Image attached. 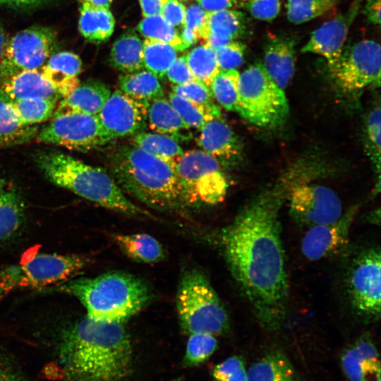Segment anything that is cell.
Listing matches in <instances>:
<instances>
[{
	"label": "cell",
	"mask_w": 381,
	"mask_h": 381,
	"mask_svg": "<svg viewBox=\"0 0 381 381\" xmlns=\"http://www.w3.org/2000/svg\"><path fill=\"white\" fill-rule=\"evenodd\" d=\"M113 0H82V2L87 3L90 5L109 8Z\"/></svg>",
	"instance_id": "cell-56"
},
{
	"label": "cell",
	"mask_w": 381,
	"mask_h": 381,
	"mask_svg": "<svg viewBox=\"0 0 381 381\" xmlns=\"http://www.w3.org/2000/svg\"><path fill=\"white\" fill-rule=\"evenodd\" d=\"M179 37L186 49L194 44L199 40L195 32L184 26H182Z\"/></svg>",
	"instance_id": "cell-54"
},
{
	"label": "cell",
	"mask_w": 381,
	"mask_h": 381,
	"mask_svg": "<svg viewBox=\"0 0 381 381\" xmlns=\"http://www.w3.org/2000/svg\"><path fill=\"white\" fill-rule=\"evenodd\" d=\"M362 1L354 0L346 12L315 30L301 52L322 56L329 69L332 68L342 52L349 30L361 10Z\"/></svg>",
	"instance_id": "cell-17"
},
{
	"label": "cell",
	"mask_w": 381,
	"mask_h": 381,
	"mask_svg": "<svg viewBox=\"0 0 381 381\" xmlns=\"http://www.w3.org/2000/svg\"><path fill=\"white\" fill-rule=\"evenodd\" d=\"M381 254L379 247L361 250L347 275V295L356 315L364 322H376L381 310Z\"/></svg>",
	"instance_id": "cell-10"
},
{
	"label": "cell",
	"mask_w": 381,
	"mask_h": 381,
	"mask_svg": "<svg viewBox=\"0 0 381 381\" xmlns=\"http://www.w3.org/2000/svg\"><path fill=\"white\" fill-rule=\"evenodd\" d=\"M35 159L46 179L59 187L121 214L149 215L126 198L113 177L104 169L55 151L41 152Z\"/></svg>",
	"instance_id": "cell-5"
},
{
	"label": "cell",
	"mask_w": 381,
	"mask_h": 381,
	"mask_svg": "<svg viewBox=\"0 0 381 381\" xmlns=\"http://www.w3.org/2000/svg\"><path fill=\"white\" fill-rule=\"evenodd\" d=\"M363 11L370 23L375 25L380 23V0H367Z\"/></svg>",
	"instance_id": "cell-53"
},
{
	"label": "cell",
	"mask_w": 381,
	"mask_h": 381,
	"mask_svg": "<svg viewBox=\"0 0 381 381\" xmlns=\"http://www.w3.org/2000/svg\"><path fill=\"white\" fill-rule=\"evenodd\" d=\"M82 70L80 57L71 52L53 54L42 66L40 72L62 97L70 94L79 84Z\"/></svg>",
	"instance_id": "cell-23"
},
{
	"label": "cell",
	"mask_w": 381,
	"mask_h": 381,
	"mask_svg": "<svg viewBox=\"0 0 381 381\" xmlns=\"http://www.w3.org/2000/svg\"><path fill=\"white\" fill-rule=\"evenodd\" d=\"M207 13L219 11L225 9H231L236 3V0H196Z\"/></svg>",
	"instance_id": "cell-51"
},
{
	"label": "cell",
	"mask_w": 381,
	"mask_h": 381,
	"mask_svg": "<svg viewBox=\"0 0 381 381\" xmlns=\"http://www.w3.org/2000/svg\"><path fill=\"white\" fill-rule=\"evenodd\" d=\"M56 288L75 297L85 308L88 318L119 323L136 315L152 298L146 282L123 271L73 278L57 284Z\"/></svg>",
	"instance_id": "cell-4"
},
{
	"label": "cell",
	"mask_w": 381,
	"mask_h": 381,
	"mask_svg": "<svg viewBox=\"0 0 381 381\" xmlns=\"http://www.w3.org/2000/svg\"><path fill=\"white\" fill-rule=\"evenodd\" d=\"M246 45L241 42L233 40L215 50L220 70L236 69L242 65Z\"/></svg>",
	"instance_id": "cell-44"
},
{
	"label": "cell",
	"mask_w": 381,
	"mask_h": 381,
	"mask_svg": "<svg viewBox=\"0 0 381 381\" xmlns=\"http://www.w3.org/2000/svg\"><path fill=\"white\" fill-rule=\"evenodd\" d=\"M186 6L179 0H167L161 15L174 27L183 26L186 16Z\"/></svg>",
	"instance_id": "cell-50"
},
{
	"label": "cell",
	"mask_w": 381,
	"mask_h": 381,
	"mask_svg": "<svg viewBox=\"0 0 381 381\" xmlns=\"http://www.w3.org/2000/svg\"><path fill=\"white\" fill-rule=\"evenodd\" d=\"M186 207L222 202L229 184L222 165L202 150L185 152L175 165Z\"/></svg>",
	"instance_id": "cell-9"
},
{
	"label": "cell",
	"mask_w": 381,
	"mask_h": 381,
	"mask_svg": "<svg viewBox=\"0 0 381 381\" xmlns=\"http://www.w3.org/2000/svg\"><path fill=\"white\" fill-rule=\"evenodd\" d=\"M236 112L253 125L266 128L278 127L288 118L286 95L262 63L255 62L240 73Z\"/></svg>",
	"instance_id": "cell-7"
},
{
	"label": "cell",
	"mask_w": 381,
	"mask_h": 381,
	"mask_svg": "<svg viewBox=\"0 0 381 381\" xmlns=\"http://www.w3.org/2000/svg\"><path fill=\"white\" fill-rule=\"evenodd\" d=\"M131 143L174 165L184 153L177 140L156 132H138L131 136Z\"/></svg>",
	"instance_id": "cell-33"
},
{
	"label": "cell",
	"mask_w": 381,
	"mask_h": 381,
	"mask_svg": "<svg viewBox=\"0 0 381 381\" xmlns=\"http://www.w3.org/2000/svg\"><path fill=\"white\" fill-rule=\"evenodd\" d=\"M286 198L291 218L308 228L334 222L344 213L339 197L324 185L295 181Z\"/></svg>",
	"instance_id": "cell-13"
},
{
	"label": "cell",
	"mask_w": 381,
	"mask_h": 381,
	"mask_svg": "<svg viewBox=\"0 0 381 381\" xmlns=\"http://www.w3.org/2000/svg\"><path fill=\"white\" fill-rule=\"evenodd\" d=\"M239 75L236 69L219 70L210 84L213 97L227 111H237Z\"/></svg>",
	"instance_id": "cell-37"
},
{
	"label": "cell",
	"mask_w": 381,
	"mask_h": 381,
	"mask_svg": "<svg viewBox=\"0 0 381 381\" xmlns=\"http://www.w3.org/2000/svg\"><path fill=\"white\" fill-rule=\"evenodd\" d=\"M246 7L255 18L270 21L275 18L280 11V0H248Z\"/></svg>",
	"instance_id": "cell-46"
},
{
	"label": "cell",
	"mask_w": 381,
	"mask_h": 381,
	"mask_svg": "<svg viewBox=\"0 0 381 381\" xmlns=\"http://www.w3.org/2000/svg\"><path fill=\"white\" fill-rule=\"evenodd\" d=\"M81 255L36 253L31 259L0 270V298L21 288H42L74 278L87 267Z\"/></svg>",
	"instance_id": "cell-8"
},
{
	"label": "cell",
	"mask_w": 381,
	"mask_h": 381,
	"mask_svg": "<svg viewBox=\"0 0 381 381\" xmlns=\"http://www.w3.org/2000/svg\"><path fill=\"white\" fill-rule=\"evenodd\" d=\"M118 83L122 92L147 104L164 97V90L159 79L147 70L141 69L121 75Z\"/></svg>",
	"instance_id": "cell-31"
},
{
	"label": "cell",
	"mask_w": 381,
	"mask_h": 381,
	"mask_svg": "<svg viewBox=\"0 0 381 381\" xmlns=\"http://www.w3.org/2000/svg\"><path fill=\"white\" fill-rule=\"evenodd\" d=\"M57 100L30 98L11 104L20 121L26 125H37L53 117Z\"/></svg>",
	"instance_id": "cell-40"
},
{
	"label": "cell",
	"mask_w": 381,
	"mask_h": 381,
	"mask_svg": "<svg viewBox=\"0 0 381 381\" xmlns=\"http://www.w3.org/2000/svg\"><path fill=\"white\" fill-rule=\"evenodd\" d=\"M6 187V181L0 177V191Z\"/></svg>",
	"instance_id": "cell-58"
},
{
	"label": "cell",
	"mask_w": 381,
	"mask_h": 381,
	"mask_svg": "<svg viewBox=\"0 0 381 381\" xmlns=\"http://www.w3.org/2000/svg\"><path fill=\"white\" fill-rule=\"evenodd\" d=\"M115 20L109 8L82 2L78 29L82 36L93 43L107 40L112 35Z\"/></svg>",
	"instance_id": "cell-27"
},
{
	"label": "cell",
	"mask_w": 381,
	"mask_h": 381,
	"mask_svg": "<svg viewBox=\"0 0 381 381\" xmlns=\"http://www.w3.org/2000/svg\"><path fill=\"white\" fill-rule=\"evenodd\" d=\"M169 101L179 114L182 120L190 128L200 129L204 123L218 116H222L217 105L208 107L200 105L173 92L169 94Z\"/></svg>",
	"instance_id": "cell-36"
},
{
	"label": "cell",
	"mask_w": 381,
	"mask_h": 381,
	"mask_svg": "<svg viewBox=\"0 0 381 381\" xmlns=\"http://www.w3.org/2000/svg\"><path fill=\"white\" fill-rule=\"evenodd\" d=\"M244 15L238 11L225 9L208 13L204 34L201 39L212 49L240 37L245 31Z\"/></svg>",
	"instance_id": "cell-24"
},
{
	"label": "cell",
	"mask_w": 381,
	"mask_h": 381,
	"mask_svg": "<svg viewBox=\"0 0 381 381\" xmlns=\"http://www.w3.org/2000/svg\"><path fill=\"white\" fill-rule=\"evenodd\" d=\"M180 325L185 332L217 336L229 327L226 310L208 278L197 269L185 271L176 298Z\"/></svg>",
	"instance_id": "cell-6"
},
{
	"label": "cell",
	"mask_w": 381,
	"mask_h": 381,
	"mask_svg": "<svg viewBox=\"0 0 381 381\" xmlns=\"http://www.w3.org/2000/svg\"><path fill=\"white\" fill-rule=\"evenodd\" d=\"M111 176L122 190L159 211L186 207L175 165L132 144L110 152Z\"/></svg>",
	"instance_id": "cell-3"
},
{
	"label": "cell",
	"mask_w": 381,
	"mask_h": 381,
	"mask_svg": "<svg viewBox=\"0 0 381 381\" xmlns=\"http://www.w3.org/2000/svg\"><path fill=\"white\" fill-rule=\"evenodd\" d=\"M380 102L375 103L368 113L363 129L365 153L380 179L381 164V118Z\"/></svg>",
	"instance_id": "cell-39"
},
{
	"label": "cell",
	"mask_w": 381,
	"mask_h": 381,
	"mask_svg": "<svg viewBox=\"0 0 381 381\" xmlns=\"http://www.w3.org/2000/svg\"><path fill=\"white\" fill-rule=\"evenodd\" d=\"M217 347L216 336L202 332L190 334L186 344L185 361L189 365H198L208 359Z\"/></svg>",
	"instance_id": "cell-42"
},
{
	"label": "cell",
	"mask_w": 381,
	"mask_h": 381,
	"mask_svg": "<svg viewBox=\"0 0 381 381\" xmlns=\"http://www.w3.org/2000/svg\"><path fill=\"white\" fill-rule=\"evenodd\" d=\"M243 1H248V0H243Z\"/></svg>",
	"instance_id": "cell-61"
},
{
	"label": "cell",
	"mask_w": 381,
	"mask_h": 381,
	"mask_svg": "<svg viewBox=\"0 0 381 381\" xmlns=\"http://www.w3.org/2000/svg\"><path fill=\"white\" fill-rule=\"evenodd\" d=\"M44 0H0V4L14 6H32L40 4Z\"/></svg>",
	"instance_id": "cell-55"
},
{
	"label": "cell",
	"mask_w": 381,
	"mask_h": 381,
	"mask_svg": "<svg viewBox=\"0 0 381 381\" xmlns=\"http://www.w3.org/2000/svg\"><path fill=\"white\" fill-rule=\"evenodd\" d=\"M246 373L247 381H301L288 357L277 348L268 351Z\"/></svg>",
	"instance_id": "cell-25"
},
{
	"label": "cell",
	"mask_w": 381,
	"mask_h": 381,
	"mask_svg": "<svg viewBox=\"0 0 381 381\" xmlns=\"http://www.w3.org/2000/svg\"><path fill=\"white\" fill-rule=\"evenodd\" d=\"M60 100L61 97L39 70L16 73L0 85V100L9 104L30 98Z\"/></svg>",
	"instance_id": "cell-20"
},
{
	"label": "cell",
	"mask_w": 381,
	"mask_h": 381,
	"mask_svg": "<svg viewBox=\"0 0 381 381\" xmlns=\"http://www.w3.org/2000/svg\"><path fill=\"white\" fill-rule=\"evenodd\" d=\"M254 197L219 234L229 270L262 329L282 328L288 311L289 284L279 212L291 175Z\"/></svg>",
	"instance_id": "cell-1"
},
{
	"label": "cell",
	"mask_w": 381,
	"mask_h": 381,
	"mask_svg": "<svg viewBox=\"0 0 381 381\" xmlns=\"http://www.w3.org/2000/svg\"><path fill=\"white\" fill-rule=\"evenodd\" d=\"M176 49L172 45L145 39L143 41V64L146 70L158 79H162L177 57Z\"/></svg>",
	"instance_id": "cell-34"
},
{
	"label": "cell",
	"mask_w": 381,
	"mask_h": 381,
	"mask_svg": "<svg viewBox=\"0 0 381 381\" xmlns=\"http://www.w3.org/2000/svg\"><path fill=\"white\" fill-rule=\"evenodd\" d=\"M121 251L138 262L156 263L165 257L162 245L152 236L143 234H114L112 235Z\"/></svg>",
	"instance_id": "cell-26"
},
{
	"label": "cell",
	"mask_w": 381,
	"mask_h": 381,
	"mask_svg": "<svg viewBox=\"0 0 381 381\" xmlns=\"http://www.w3.org/2000/svg\"><path fill=\"white\" fill-rule=\"evenodd\" d=\"M338 2L339 0H288L287 18L295 24L303 23L325 14Z\"/></svg>",
	"instance_id": "cell-41"
},
{
	"label": "cell",
	"mask_w": 381,
	"mask_h": 381,
	"mask_svg": "<svg viewBox=\"0 0 381 381\" xmlns=\"http://www.w3.org/2000/svg\"><path fill=\"white\" fill-rule=\"evenodd\" d=\"M200 131L198 146L221 165L234 166L240 161L243 143L222 116L206 121Z\"/></svg>",
	"instance_id": "cell-18"
},
{
	"label": "cell",
	"mask_w": 381,
	"mask_h": 381,
	"mask_svg": "<svg viewBox=\"0 0 381 381\" xmlns=\"http://www.w3.org/2000/svg\"><path fill=\"white\" fill-rule=\"evenodd\" d=\"M147 119L152 131L169 135L177 141L180 138L185 139L187 136L183 132L190 129L169 99L164 97L149 104Z\"/></svg>",
	"instance_id": "cell-29"
},
{
	"label": "cell",
	"mask_w": 381,
	"mask_h": 381,
	"mask_svg": "<svg viewBox=\"0 0 381 381\" xmlns=\"http://www.w3.org/2000/svg\"><path fill=\"white\" fill-rule=\"evenodd\" d=\"M57 36L52 28L35 25L9 38L0 59V85L24 71L39 70L54 54Z\"/></svg>",
	"instance_id": "cell-11"
},
{
	"label": "cell",
	"mask_w": 381,
	"mask_h": 381,
	"mask_svg": "<svg viewBox=\"0 0 381 381\" xmlns=\"http://www.w3.org/2000/svg\"><path fill=\"white\" fill-rule=\"evenodd\" d=\"M148 105L121 90L113 92L97 114L109 142L143 131Z\"/></svg>",
	"instance_id": "cell-15"
},
{
	"label": "cell",
	"mask_w": 381,
	"mask_h": 381,
	"mask_svg": "<svg viewBox=\"0 0 381 381\" xmlns=\"http://www.w3.org/2000/svg\"><path fill=\"white\" fill-rule=\"evenodd\" d=\"M373 381H380V377H378L375 378Z\"/></svg>",
	"instance_id": "cell-59"
},
{
	"label": "cell",
	"mask_w": 381,
	"mask_h": 381,
	"mask_svg": "<svg viewBox=\"0 0 381 381\" xmlns=\"http://www.w3.org/2000/svg\"><path fill=\"white\" fill-rule=\"evenodd\" d=\"M215 381H247L244 362L239 356H231L217 364L212 370Z\"/></svg>",
	"instance_id": "cell-45"
},
{
	"label": "cell",
	"mask_w": 381,
	"mask_h": 381,
	"mask_svg": "<svg viewBox=\"0 0 381 381\" xmlns=\"http://www.w3.org/2000/svg\"><path fill=\"white\" fill-rule=\"evenodd\" d=\"M144 17L161 15L167 0H139Z\"/></svg>",
	"instance_id": "cell-52"
},
{
	"label": "cell",
	"mask_w": 381,
	"mask_h": 381,
	"mask_svg": "<svg viewBox=\"0 0 381 381\" xmlns=\"http://www.w3.org/2000/svg\"><path fill=\"white\" fill-rule=\"evenodd\" d=\"M295 42L289 37L268 39L264 47L265 68L283 90L291 83L295 73Z\"/></svg>",
	"instance_id": "cell-22"
},
{
	"label": "cell",
	"mask_w": 381,
	"mask_h": 381,
	"mask_svg": "<svg viewBox=\"0 0 381 381\" xmlns=\"http://www.w3.org/2000/svg\"><path fill=\"white\" fill-rule=\"evenodd\" d=\"M111 94L107 84L88 79L80 83L70 94L60 99L53 116L71 113L97 115Z\"/></svg>",
	"instance_id": "cell-21"
},
{
	"label": "cell",
	"mask_w": 381,
	"mask_h": 381,
	"mask_svg": "<svg viewBox=\"0 0 381 381\" xmlns=\"http://www.w3.org/2000/svg\"><path fill=\"white\" fill-rule=\"evenodd\" d=\"M342 370L349 381H373L380 377L377 350L368 334H363L341 353Z\"/></svg>",
	"instance_id": "cell-19"
},
{
	"label": "cell",
	"mask_w": 381,
	"mask_h": 381,
	"mask_svg": "<svg viewBox=\"0 0 381 381\" xmlns=\"http://www.w3.org/2000/svg\"><path fill=\"white\" fill-rule=\"evenodd\" d=\"M24 220V205L19 192L6 187L0 191V241L13 236Z\"/></svg>",
	"instance_id": "cell-32"
},
{
	"label": "cell",
	"mask_w": 381,
	"mask_h": 381,
	"mask_svg": "<svg viewBox=\"0 0 381 381\" xmlns=\"http://www.w3.org/2000/svg\"><path fill=\"white\" fill-rule=\"evenodd\" d=\"M8 37L4 29L0 26V59Z\"/></svg>",
	"instance_id": "cell-57"
},
{
	"label": "cell",
	"mask_w": 381,
	"mask_h": 381,
	"mask_svg": "<svg viewBox=\"0 0 381 381\" xmlns=\"http://www.w3.org/2000/svg\"><path fill=\"white\" fill-rule=\"evenodd\" d=\"M179 1H188V0H179Z\"/></svg>",
	"instance_id": "cell-60"
},
{
	"label": "cell",
	"mask_w": 381,
	"mask_h": 381,
	"mask_svg": "<svg viewBox=\"0 0 381 381\" xmlns=\"http://www.w3.org/2000/svg\"><path fill=\"white\" fill-rule=\"evenodd\" d=\"M166 75L168 80L175 85L197 80L188 66L185 55L176 57L169 68Z\"/></svg>",
	"instance_id": "cell-49"
},
{
	"label": "cell",
	"mask_w": 381,
	"mask_h": 381,
	"mask_svg": "<svg viewBox=\"0 0 381 381\" xmlns=\"http://www.w3.org/2000/svg\"><path fill=\"white\" fill-rule=\"evenodd\" d=\"M208 13L198 4H191L186 10L185 21L183 26L195 32L201 39L207 21Z\"/></svg>",
	"instance_id": "cell-48"
},
{
	"label": "cell",
	"mask_w": 381,
	"mask_h": 381,
	"mask_svg": "<svg viewBox=\"0 0 381 381\" xmlns=\"http://www.w3.org/2000/svg\"><path fill=\"white\" fill-rule=\"evenodd\" d=\"M109 62L111 66L123 73L143 69V42L133 31L124 32L112 44Z\"/></svg>",
	"instance_id": "cell-28"
},
{
	"label": "cell",
	"mask_w": 381,
	"mask_h": 381,
	"mask_svg": "<svg viewBox=\"0 0 381 381\" xmlns=\"http://www.w3.org/2000/svg\"><path fill=\"white\" fill-rule=\"evenodd\" d=\"M139 32L147 40L169 44L178 52L186 49L176 28L162 15L144 17L137 26Z\"/></svg>",
	"instance_id": "cell-38"
},
{
	"label": "cell",
	"mask_w": 381,
	"mask_h": 381,
	"mask_svg": "<svg viewBox=\"0 0 381 381\" xmlns=\"http://www.w3.org/2000/svg\"><path fill=\"white\" fill-rule=\"evenodd\" d=\"M0 381H30L18 363L0 350Z\"/></svg>",
	"instance_id": "cell-47"
},
{
	"label": "cell",
	"mask_w": 381,
	"mask_h": 381,
	"mask_svg": "<svg viewBox=\"0 0 381 381\" xmlns=\"http://www.w3.org/2000/svg\"><path fill=\"white\" fill-rule=\"evenodd\" d=\"M329 71L337 88L347 96L356 95L373 83L379 85L380 44L363 40L344 47Z\"/></svg>",
	"instance_id": "cell-12"
},
{
	"label": "cell",
	"mask_w": 381,
	"mask_h": 381,
	"mask_svg": "<svg viewBox=\"0 0 381 381\" xmlns=\"http://www.w3.org/2000/svg\"><path fill=\"white\" fill-rule=\"evenodd\" d=\"M35 139L41 143L87 151L109 143L98 115L71 113L52 117Z\"/></svg>",
	"instance_id": "cell-14"
},
{
	"label": "cell",
	"mask_w": 381,
	"mask_h": 381,
	"mask_svg": "<svg viewBox=\"0 0 381 381\" xmlns=\"http://www.w3.org/2000/svg\"><path fill=\"white\" fill-rule=\"evenodd\" d=\"M40 127L23 123L12 107L0 100V148L13 147L34 140Z\"/></svg>",
	"instance_id": "cell-30"
},
{
	"label": "cell",
	"mask_w": 381,
	"mask_h": 381,
	"mask_svg": "<svg viewBox=\"0 0 381 381\" xmlns=\"http://www.w3.org/2000/svg\"><path fill=\"white\" fill-rule=\"evenodd\" d=\"M357 210L356 207H352L334 222L308 228L301 241L303 256L317 261L341 252L349 243L350 229Z\"/></svg>",
	"instance_id": "cell-16"
},
{
	"label": "cell",
	"mask_w": 381,
	"mask_h": 381,
	"mask_svg": "<svg viewBox=\"0 0 381 381\" xmlns=\"http://www.w3.org/2000/svg\"><path fill=\"white\" fill-rule=\"evenodd\" d=\"M133 349L123 323L85 316L62 333L57 349L60 381H121Z\"/></svg>",
	"instance_id": "cell-2"
},
{
	"label": "cell",
	"mask_w": 381,
	"mask_h": 381,
	"mask_svg": "<svg viewBox=\"0 0 381 381\" xmlns=\"http://www.w3.org/2000/svg\"><path fill=\"white\" fill-rule=\"evenodd\" d=\"M185 58L195 78L210 87L214 77L220 70L215 50L205 43L193 48L185 55Z\"/></svg>",
	"instance_id": "cell-35"
},
{
	"label": "cell",
	"mask_w": 381,
	"mask_h": 381,
	"mask_svg": "<svg viewBox=\"0 0 381 381\" xmlns=\"http://www.w3.org/2000/svg\"><path fill=\"white\" fill-rule=\"evenodd\" d=\"M172 92L188 100L205 107H214L213 95L210 88L199 80L174 85Z\"/></svg>",
	"instance_id": "cell-43"
}]
</instances>
